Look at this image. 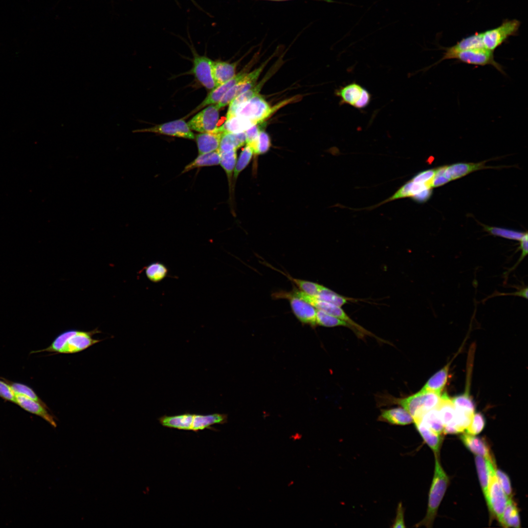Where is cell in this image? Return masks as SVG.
<instances>
[{
	"label": "cell",
	"instance_id": "cell-1",
	"mask_svg": "<svg viewBox=\"0 0 528 528\" xmlns=\"http://www.w3.org/2000/svg\"><path fill=\"white\" fill-rule=\"evenodd\" d=\"M101 332L97 328L90 331L66 330L59 334L47 348L31 351L30 353L44 352L63 354L79 352L101 342L102 340L93 338L94 334Z\"/></svg>",
	"mask_w": 528,
	"mask_h": 528
},
{
	"label": "cell",
	"instance_id": "cell-2",
	"mask_svg": "<svg viewBox=\"0 0 528 528\" xmlns=\"http://www.w3.org/2000/svg\"><path fill=\"white\" fill-rule=\"evenodd\" d=\"M435 464L434 477L431 485L426 514L417 524L415 527H432L440 504L449 483V478L441 466L439 455H435Z\"/></svg>",
	"mask_w": 528,
	"mask_h": 528
},
{
	"label": "cell",
	"instance_id": "cell-3",
	"mask_svg": "<svg viewBox=\"0 0 528 528\" xmlns=\"http://www.w3.org/2000/svg\"><path fill=\"white\" fill-rule=\"evenodd\" d=\"M440 393L421 390L417 393L404 398H389L390 402L402 407L412 416L413 421L420 419L426 412L437 407L440 397Z\"/></svg>",
	"mask_w": 528,
	"mask_h": 528
},
{
	"label": "cell",
	"instance_id": "cell-4",
	"mask_svg": "<svg viewBox=\"0 0 528 528\" xmlns=\"http://www.w3.org/2000/svg\"><path fill=\"white\" fill-rule=\"evenodd\" d=\"M277 109L275 107H271L264 99L258 94L238 106L231 117L238 116L259 123L263 122Z\"/></svg>",
	"mask_w": 528,
	"mask_h": 528
},
{
	"label": "cell",
	"instance_id": "cell-5",
	"mask_svg": "<svg viewBox=\"0 0 528 528\" xmlns=\"http://www.w3.org/2000/svg\"><path fill=\"white\" fill-rule=\"evenodd\" d=\"M452 59L469 65L482 66L490 65L501 73H505L501 65L495 61L493 51L484 47L472 48L443 56L435 65L443 60Z\"/></svg>",
	"mask_w": 528,
	"mask_h": 528
},
{
	"label": "cell",
	"instance_id": "cell-6",
	"mask_svg": "<svg viewBox=\"0 0 528 528\" xmlns=\"http://www.w3.org/2000/svg\"><path fill=\"white\" fill-rule=\"evenodd\" d=\"M520 24V22L517 20H505L499 26L482 32L484 47L494 51L509 37L517 34Z\"/></svg>",
	"mask_w": 528,
	"mask_h": 528
},
{
	"label": "cell",
	"instance_id": "cell-7",
	"mask_svg": "<svg viewBox=\"0 0 528 528\" xmlns=\"http://www.w3.org/2000/svg\"><path fill=\"white\" fill-rule=\"evenodd\" d=\"M273 299H286L288 300L290 306L297 319L303 324L316 326L317 309L309 303L293 295L290 291L280 290L272 294Z\"/></svg>",
	"mask_w": 528,
	"mask_h": 528
},
{
	"label": "cell",
	"instance_id": "cell-8",
	"mask_svg": "<svg viewBox=\"0 0 528 528\" xmlns=\"http://www.w3.org/2000/svg\"><path fill=\"white\" fill-rule=\"evenodd\" d=\"M508 499L498 480L495 470L490 477L486 503L490 515L495 517L499 523L501 521Z\"/></svg>",
	"mask_w": 528,
	"mask_h": 528
},
{
	"label": "cell",
	"instance_id": "cell-9",
	"mask_svg": "<svg viewBox=\"0 0 528 528\" xmlns=\"http://www.w3.org/2000/svg\"><path fill=\"white\" fill-rule=\"evenodd\" d=\"M219 110L216 104L208 105L189 120L187 123L189 128L199 132L216 131L218 128Z\"/></svg>",
	"mask_w": 528,
	"mask_h": 528
},
{
	"label": "cell",
	"instance_id": "cell-10",
	"mask_svg": "<svg viewBox=\"0 0 528 528\" xmlns=\"http://www.w3.org/2000/svg\"><path fill=\"white\" fill-rule=\"evenodd\" d=\"M137 132H153L183 138L193 139L195 135L188 124L183 120H176L150 128L137 129L132 131Z\"/></svg>",
	"mask_w": 528,
	"mask_h": 528
},
{
	"label": "cell",
	"instance_id": "cell-11",
	"mask_svg": "<svg viewBox=\"0 0 528 528\" xmlns=\"http://www.w3.org/2000/svg\"><path fill=\"white\" fill-rule=\"evenodd\" d=\"M213 61L206 56L195 55L192 70L198 81L206 89L211 90L217 87L213 75Z\"/></svg>",
	"mask_w": 528,
	"mask_h": 528
},
{
	"label": "cell",
	"instance_id": "cell-12",
	"mask_svg": "<svg viewBox=\"0 0 528 528\" xmlns=\"http://www.w3.org/2000/svg\"><path fill=\"white\" fill-rule=\"evenodd\" d=\"M264 66H262L250 73H246L242 81L232 87L220 100L216 104L218 108L220 109L229 104L238 96L254 87Z\"/></svg>",
	"mask_w": 528,
	"mask_h": 528
},
{
	"label": "cell",
	"instance_id": "cell-13",
	"mask_svg": "<svg viewBox=\"0 0 528 528\" xmlns=\"http://www.w3.org/2000/svg\"><path fill=\"white\" fill-rule=\"evenodd\" d=\"M460 439L465 446L471 452L484 457L496 465L490 447L484 438L466 433L461 435Z\"/></svg>",
	"mask_w": 528,
	"mask_h": 528
},
{
	"label": "cell",
	"instance_id": "cell-14",
	"mask_svg": "<svg viewBox=\"0 0 528 528\" xmlns=\"http://www.w3.org/2000/svg\"><path fill=\"white\" fill-rule=\"evenodd\" d=\"M16 403L25 411L39 416L54 427L57 426L54 417L47 411L48 409L41 403L19 394H16Z\"/></svg>",
	"mask_w": 528,
	"mask_h": 528
},
{
	"label": "cell",
	"instance_id": "cell-15",
	"mask_svg": "<svg viewBox=\"0 0 528 528\" xmlns=\"http://www.w3.org/2000/svg\"><path fill=\"white\" fill-rule=\"evenodd\" d=\"M246 73L242 72L235 75L232 78L225 83L217 87L212 89L206 98L197 108L196 110H199L204 107L218 103L223 95L234 85L242 81Z\"/></svg>",
	"mask_w": 528,
	"mask_h": 528
},
{
	"label": "cell",
	"instance_id": "cell-16",
	"mask_svg": "<svg viewBox=\"0 0 528 528\" xmlns=\"http://www.w3.org/2000/svg\"><path fill=\"white\" fill-rule=\"evenodd\" d=\"M475 462L479 480L485 501L488 497V487L492 473L496 470V465L484 457L476 455Z\"/></svg>",
	"mask_w": 528,
	"mask_h": 528
},
{
	"label": "cell",
	"instance_id": "cell-17",
	"mask_svg": "<svg viewBox=\"0 0 528 528\" xmlns=\"http://www.w3.org/2000/svg\"><path fill=\"white\" fill-rule=\"evenodd\" d=\"M223 133L218 128L213 132H201L197 134L196 139L198 154L208 153L218 150Z\"/></svg>",
	"mask_w": 528,
	"mask_h": 528
},
{
	"label": "cell",
	"instance_id": "cell-18",
	"mask_svg": "<svg viewBox=\"0 0 528 528\" xmlns=\"http://www.w3.org/2000/svg\"><path fill=\"white\" fill-rule=\"evenodd\" d=\"M377 419L392 425L402 426L413 422L412 416L402 407L382 409Z\"/></svg>",
	"mask_w": 528,
	"mask_h": 528
},
{
	"label": "cell",
	"instance_id": "cell-19",
	"mask_svg": "<svg viewBox=\"0 0 528 528\" xmlns=\"http://www.w3.org/2000/svg\"><path fill=\"white\" fill-rule=\"evenodd\" d=\"M484 162L458 163L445 166L444 174L450 181L455 180L472 172L485 168Z\"/></svg>",
	"mask_w": 528,
	"mask_h": 528
},
{
	"label": "cell",
	"instance_id": "cell-20",
	"mask_svg": "<svg viewBox=\"0 0 528 528\" xmlns=\"http://www.w3.org/2000/svg\"><path fill=\"white\" fill-rule=\"evenodd\" d=\"M227 415L226 414L215 413L209 415L194 414L191 431L198 432L205 429H211L214 424H222L226 423Z\"/></svg>",
	"mask_w": 528,
	"mask_h": 528
},
{
	"label": "cell",
	"instance_id": "cell-21",
	"mask_svg": "<svg viewBox=\"0 0 528 528\" xmlns=\"http://www.w3.org/2000/svg\"><path fill=\"white\" fill-rule=\"evenodd\" d=\"M413 422L425 443L434 452L435 455H439L443 440L442 434L432 431L419 420H415Z\"/></svg>",
	"mask_w": 528,
	"mask_h": 528
},
{
	"label": "cell",
	"instance_id": "cell-22",
	"mask_svg": "<svg viewBox=\"0 0 528 528\" xmlns=\"http://www.w3.org/2000/svg\"><path fill=\"white\" fill-rule=\"evenodd\" d=\"M194 414L186 413L175 416L164 415L158 418L164 427L182 430H191Z\"/></svg>",
	"mask_w": 528,
	"mask_h": 528
},
{
	"label": "cell",
	"instance_id": "cell-23",
	"mask_svg": "<svg viewBox=\"0 0 528 528\" xmlns=\"http://www.w3.org/2000/svg\"><path fill=\"white\" fill-rule=\"evenodd\" d=\"M364 88L360 85L353 82L340 88L336 90V94L341 99V105L348 104L354 107L359 100Z\"/></svg>",
	"mask_w": 528,
	"mask_h": 528
},
{
	"label": "cell",
	"instance_id": "cell-24",
	"mask_svg": "<svg viewBox=\"0 0 528 528\" xmlns=\"http://www.w3.org/2000/svg\"><path fill=\"white\" fill-rule=\"evenodd\" d=\"M236 66V63L213 61V75L217 87L228 81L235 75Z\"/></svg>",
	"mask_w": 528,
	"mask_h": 528
},
{
	"label": "cell",
	"instance_id": "cell-25",
	"mask_svg": "<svg viewBox=\"0 0 528 528\" xmlns=\"http://www.w3.org/2000/svg\"><path fill=\"white\" fill-rule=\"evenodd\" d=\"M484 47L482 41V32L463 38L453 46L445 48L443 56L472 48Z\"/></svg>",
	"mask_w": 528,
	"mask_h": 528
},
{
	"label": "cell",
	"instance_id": "cell-26",
	"mask_svg": "<svg viewBox=\"0 0 528 528\" xmlns=\"http://www.w3.org/2000/svg\"><path fill=\"white\" fill-rule=\"evenodd\" d=\"M256 124L248 119L234 115L226 119L218 129L224 133H239L244 132Z\"/></svg>",
	"mask_w": 528,
	"mask_h": 528
},
{
	"label": "cell",
	"instance_id": "cell-27",
	"mask_svg": "<svg viewBox=\"0 0 528 528\" xmlns=\"http://www.w3.org/2000/svg\"><path fill=\"white\" fill-rule=\"evenodd\" d=\"M220 153L219 149L210 153L198 154L196 158L185 167L182 173L199 167L218 165L220 164Z\"/></svg>",
	"mask_w": 528,
	"mask_h": 528
},
{
	"label": "cell",
	"instance_id": "cell-28",
	"mask_svg": "<svg viewBox=\"0 0 528 528\" xmlns=\"http://www.w3.org/2000/svg\"><path fill=\"white\" fill-rule=\"evenodd\" d=\"M244 132L239 133L224 132L221 138L219 150L220 153L237 150L245 143Z\"/></svg>",
	"mask_w": 528,
	"mask_h": 528
},
{
	"label": "cell",
	"instance_id": "cell-29",
	"mask_svg": "<svg viewBox=\"0 0 528 528\" xmlns=\"http://www.w3.org/2000/svg\"><path fill=\"white\" fill-rule=\"evenodd\" d=\"M500 524L505 528H519L521 526L519 511L512 497L508 499Z\"/></svg>",
	"mask_w": 528,
	"mask_h": 528
},
{
	"label": "cell",
	"instance_id": "cell-30",
	"mask_svg": "<svg viewBox=\"0 0 528 528\" xmlns=\"http://www.w3.org/2000/svg\"><path fill=\"white\" fill-rule=\"evenodd\" d=\"M450 363H448L427 381L421 390L441 394L447 382Z\"/></svg>",
	"mask_w": 528,
	"mask_h": 528
},
{
	"label": "cell",
	"instance_id": "cell-31",
	"mask_svg": "<svg viewBox=\"0 0 528 528\" xmlns=\"http://www.w3.org/2000/svg\"><path fill=\"white\" fill-rule=\"evenodd\" d=\"M436 408L444 426L454 420L455 407L452 399L450 398L446 393L441 395L439 403Z\"/></svg>",
	"mask_w": 528,
	"mask_h": 528
},
{
	"label": "cell",
	"instance_id": "cell-32",
	"mask_svg": "<svg viewBox=\"0 0 528 528\" xmlns=\"http://www.w3.org/2000/svg\"><path fill=\"white\" fill-rule=\"evenodd\" d=\"M145 273L149 281L157 283L168 276V269L162 263L154 262L145 267Z\"/></svg>",
	"mask_w": 528,
	"mask_h": 528
},
{
	"label": "cell",
	"instance_id": "cell-33",
	"mask_svg": "<svg viewBox=\"0 0 528 528\" xmlns=\"http://www.w3.org/2000/svg\"><path fill=\"white\" fill-rule=\"evenodd\" d=\"M418 420L435 432L439 434L443 433L444 425L437 408L426 412Z\"/></svg>",
	"mask_w": 528,
	"mask_h": 528
},
{
	"label": "cell",
	"instance_id": "cell-34",
	"mask_svg": "<svg viewBox=\"0 0 528 528\" xmlns=\"http://www.w3.org/2000/svg\"><path fill=\"white\" fill-rule=\"evenodd\" d=\"M276 270L284 275L290 281H292L298 287L299 290L308 295L316 296L323 286L322 285L316 283L293 278L290 275L285 273L283 271L278 269Z\"/></svg>",
	"mask_w": 528,
	"mask_h": 528
},
{
	"label": "cell",
	"instance_id": "cell-35",
	"mask_svg": "<svg viewBox=\"0 0 528 528\" xmlns=\"http://www.w3.org/2000/svg\"><path fill=\"white\" fill-rule=\"evenodd\" d=\"M314 296L319 300L339 307L342 306L349 300H352L351 298L343 296L323 286L318 294Z\"/></svg>",
	"mask_w": 528,
	"mask_h": 528
},
{
	"label": "cell",
	"instance_id": "cell-36",
	"mask_svg": "<svg viewBox=\"0 0 528 528\" xmlns=\"http://www.w3.org/2000/svg\"><path fill=\"white\" fill-rule=\"evenodd\" d=\"M220 153V164L226 174L229 187H230L232 177L233 176V174L237 162V150H233L229 152Z\"/></svg>",
	"mask_w": 528,
	"mask_h": 528
},
{
	"label": "cell",
	"instance_id": "cell-37",
	"mask_svg": "<svg viewBox=\"0 0 528 528\" xmlns=\"http://www.w3.org/2000/svg\"><path fill=\"white\" fill-rule=\"evenodd\" d=\"M262 82H261L258 85L255 86L233 99L229 104V107L226 115V119L231 117L234 110L238 106L246 102L254 96L258 94L262 87Z\"/></svg>",
	"mask_w": 528,
	"mask_h": 528
},
{
	"label": "cell",
	"instance_id": "cell-38",
	"mask_svg": "<svg viewBox=\"0 0 528 528\" xmlns=\"http://www.w3.org/2000/svg\"><path fill=\"white\" fill-rule=\"evenodd\" d=\"M246 145L251 148L254 154L261 155L265 154L269 151L271 146V140L269 135L262 130L254 141Z\"/></svg>",
	"mask_w": 528,
	"mask_h": 528
},
{
	"label": "cell",
	"instance_id": "cell-39",
	"mask_svg": "<svg viewBox=\"0 0 528 528\" xmlns=\"http://www.w3.org/2000/svg\"><path fill=\"white\" fill-rule=\"evenodd\" d=\"M316 325L326 327L343 326L352 330L351 326L346 322L325 312L317 309L316 317Z\"/></svg>",
	"mask_w": 528,
	"mask_h": 528
},
{
	"label": "cell",
	"instance_id": "cell-40",
	"mask_svg": "<svg viewBox=\"0 0 528 528\" xmlns=\"http://www.w3.org/2000/svg\"><path fill=\"white\" fill-rule=\"evenodd\" d=\"M1 378L6 381L11 386L16 394H19L33 399L48 408L45 403L38 396L35 392L29 386L17 382H13L3 377Z\"/></svg>",
	"mask_w": 528,
	"mask_h": 528
},
{
	"label": "cell",
	"instance_id": "cell-41",
	"mask_svg": "<svg viewBox=\"0 0 528 528\" xmlns=\"http://www.w3.org/2000/svg\"><path fill=\"white\" fill-rule=\"evenodd\" d=\"M253 155V151L251 148L246 144L245 147L240 153L235 165L233 176L234 180L237 179L242 171L248 166Z\"/></svg>",
	"mask_w": 528,
	"mask_h": 528
},
{
	"label": "cell",
	"instance_id": "cell-42",
	"mask_svg": "<svg viewBox=\"0 0 528 528\" xmlns=\"http://www.w3.org/2000/svg\"><path fill=\"white\" fill-rule=\"evenodd\" d=\"M484 230L489 234L506 239L520 241L526 232L496 227L483 225Z\"/></svg>",
	"mask_w": 528,
	"mask_h": 528
},
{
	"label": "cell",
	"instance_id": "cell-43",
	"mask_svg": "<svg viewBox=\"0 0 528 528\" xmlns=\"http://www.w3.org/2000/svg\"><path fill=\"white\" fill-rule=\"evenodd\" d=\"M452 400L456 408L474 413L475 408L474 403L469 395L468 390L461 395L454 397Z\"/></svg>",
	"mask_w": 528,
	"mask_h": 528
},
{
	"label": "cell",
	"instance_id": "cell-44",
	"mask_svg": "<svg viewBox=\"0 0 528 528\" xmlns=\"http://www.w3.org/2000/svg\"><path fill=\"white\" fill-rule=\"evenodd\" d=\"M485 420L483 415L480 413H474L471 422L465 429L466 433L472 435L480 433L484 428Z\"/></svg>",
	"mask_w": 528,
	"mask_h": 528
},
{
	"label": "cell",
	"instance_id": "cell-45",
	"mask_svg": "<svg viewBox=\"0 0 528 528\" xmlns=\"http://www.w3.org/2000/svg\"><path fill=\"white\" fill-rule=\"evenodd\" d=\"M495 473L498 480L505 494L508 498H511L512 489L508 476L506 473L500 469H497V468L495 470Z\"/></svg>",
	"mask_w": 528,
	"mask_h": 528
},
{
	"label": "cell",
	"instance_id": "cell-46",
	"mask_svg": "<svg viewBox=\"0 0 528 528\" xmlns=\"http://www.w3.org/2000/svg\"><path fill=\"white\" fill-rule=\"evenodd\" d=\"M0 397L6 401L16 403V395L11 386L2 378L0 379Z\"/></svg>",
	"mask_w": 528,
	"mask_h": 528
},
{
	"label": "cell",
	"instance_id": "cell-47",
	"mask_svg": "<svg viewBox=\"0 0 528 528\" xmlns=\"http://www.w3.org/2000/svg\"><path fill=\"white\" fill-rule=\"evenodd\" d=\"M436 172V169H428L420 172L415 176L411 180L414 182L426 184L432 188L431 183Z\"/></svg>",
	"mask_w": 528,
	"mask_h": 528
},
{
	"label": "cell",
	"instance_id": "cell-48",
	"mask_svg": "<svg viewBox=\"0 0 528 528\" xmlns=\"http://www.w3.org/2000/svg\"><path fill=\"white\" fill-rule=\"evenodd\" d=\"M444 167L445 166L436 169V174L431 183L432 188L441 186L450 181L444 174Z\"/></svg>",
	"mask_w": 528,
	"mask_h": 528
},
{
	"label": "cell",
	"instance_id": "cell-49",
	"mask_svg": "<svg viewBox=\"0 0 528 528\" xmlns=\"http://www.w3.org/2000/svg\"><path fill=\"white\" fill-rule=\"evenodd\" d=\"M264 126L263 122L255 124L246 131L244 132L246 136L245 144H247L254 141L257 137L260 132L263 130Z\"/></svg>",
	"mask_w": 528,
	"mask_h": 528
},
{
	"label": "cell",
	"instance_id": "cell-50",
	"mask_svg": "<svg viewBox=\"0 0 528 528\" xmlns=\"http://www.w3.org/2000/svg\"><path fill=\"white\" fill-rule=\"evenodd\" d=\"M392 527L394 528L406 527L404 522V508L401 502L397 505L396 516Z\"/></svg>",
	"mask_w": 528,
	"mask_h": 528
},
{
	"label": "cell",
	"instance_id": "cell-51",
	"mask_svg": "<svg viewBox=\"0 0 528 528\" xmlns=\"http://www.w3.org/2000/svg\"><path fill=\"white\" fill-rule=\"evenodd\" d=\"M528 232H526L525 235L520 241V246L519 249L521 250L522 253L516 264L514 266L510 269V271H512L516 267L520 264V263L524 259L526 256L528 254Z\"/></svg>",
	"mask_w": 528,
	"mask_h": 528
},
{
	"label": "cell",
	"instance_id": "cell-52",
	"mask_svg": "<svg viewBox=\"0 0 528 528\" xmlns=\"http://www.w3.org/2000/svg\"><path fill=\"white\" fill-rule=\"evenodd\" d=\"M371 98V93L364 88L359 100L355 104L354 107L357 109H362L366 108L370 104Z\"/></svg>",
	"mask_w": 528,
	"mask_h": 528
},
{
	"label": "cell",
	"instance_id": "cell-53",
	"mask_svg": "<svg viewBox=\"0 0 528 528\" xmlns=\"http://www.w3.org/2000/svg\"><path fill=\"white\" fill-rule=\"evenodd\" d=\"M528 287L526 286V287H524L520 289V290H518L517 291H516L515 292L510 293H507V294L501 293H497V294L495 293V294H494L493 296H499V295H509L518 296H520V297H522L523 298L527 299L528 298Z\"/></svg>",
	"mask_w": 528,
	"mask_h": 528
},
{
	"label": "cell",
	"instance_id": "cell-54",
	"mask_svg": "<svg viewBox=\"0 0 528 528\" xmlns=\"http://www.w3.org/2000/svg\"><path fill=\"white\" fill-rule=\"evenodd\" d=\"M270 0V1H284L285 0Z\"/></svg>",
	"mask_w": 528,
	"mask_h": 528
}]
</instances>
